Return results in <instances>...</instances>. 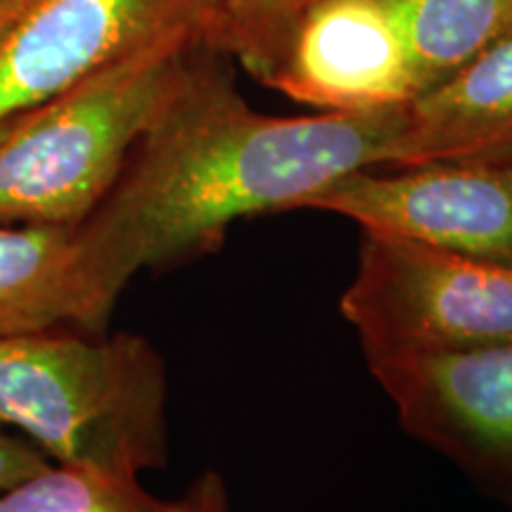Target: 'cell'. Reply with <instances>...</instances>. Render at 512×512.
<instances>
[{"label":"cell","instance_id":"obj_1","mask_svg":"<svg viewBox=\"0 0 512 512\" xmlns=\"http://www.w3.org/2000/svg\"><path fill=\"white\" fill-rule=\"evenodd\" d=\"M406 105L271 117L238 88L230 60L200 41L117 181L79 223L102 297L117 306L140 271H174L216 252L249 216L297 211L332 181L384 169Z\"/></svg>","mask_w":512,"mask_h":512},{"label":"cell","instance_id":"obj_2","mask_svg":"<svg viewBox=\"0 0 512 512\" xmlns=\"http://www.w3.org/2000/svg\"><path fill=\"white\" fill-rule=\"evenodd\" d=\"M166 366L150 339L53 328L0 339V427L57 465L140 479L169 460Z\"/></svg>","mask_w":512,"mask_h":512},{"label":"cell","instance_id":"obj_3","mask_svg":"<svg viewBox=\"0 0 512 512\" xmlns=\"http://www.w3.org/2000/svg\"><path fill=\"white\" fill-rule=\"evenodd\" d=\"M200 31H178L88 76L0 131V226H76L117 181Z\"/></svg>","mask_w":512,"mask_h":512},{"label":"cell","instance_id":"obj_4","mask_svg":"<svg viewBox=\"0 0 512 512\" xmlns=\"http://www.w3.org/2000/svg\"><path fill=\"white\" fill-rule=\"evenodd\" d=\"M339 309L363 356L512 344V266L363 230Z\"/></svg>","mask_w":512,"mask_h":512},{"label":"cell","instance_id":"obj_5","mask_svg":"<svg viewBox=\"0 0 512 512\" xmlns=\"http://www.w3.org/2000/svg\"><path fill=\"white\" fill-rule=\"evenodd\" d=\"M411 437L512 508V344L366 356Z\"/></svg>","mask_w":512,"mask_h":512},{"label":"cell","instance_id":"obj_6","mask_svg":"<svg viewBox=\"0 0 512 512\" xmlns=\"http://www.w3.org/2000/svg\"><path fill=\"white\" fill-rule=\"evenodd\" d=\"M446 252L512 266V162L358 169L302 204Z\"/></svg>","mask_w":512,"mask_h":512},{"label":"cell","instance_id":"obj_7","mask_svg":"<svg viewBox=\"0 0 512 512\" xmlns=\"http://www.w3.org/2000/svg\"><path fill=\"white\" fill-rule=\"evenodd\" d=\"M214 0H36L0 41V131L150 43L200 31Z\"/></svg>","mask_w":512,"mask_h":512},{"label":"cell","instance_id":"obj_8","mask_svg":"<svg viewBox=\"0 0 512 512\" xmlns=\"http://www.w3.org/2000/svg\"><path fill=\"white\" fill-rule=\"evenodd\" d=\"M266 86L320 112L382 110L418 95L389 0H316Z\"/></svg>","mask_w":512,"mask_h":512},{"label":"cell","instance_id":"obj_9","mask_svg":"<svg viewBox=\"0 0 512 512\" xmlns=\"http://www.w3.org/2000/svg\"><path fill=\"white\" fill-rule=\"evenodd\" d=\"M432 162H512V34L406 105L384 169Z\"/></svg>","mask_w":512,"mask_h":512},{"label":"cell","instance_id":"obj_10","mask_svg":"<svg viewBox=\"0 0 512 512\" xmlns=\"http://www.w3.org/2000/svg\"><path fill=\"white\" fill-rule=\"evenodd\" d=\"M114 306L102 297L76 226H0V339L53 328L100 335Z\"/></svg>","mask_w":512,"mask_h":512},{"label":"cell","instance_id":"obj_11","mask_svg":"<svg viewBox=\"0 0 512 512\" xmlns=\"http://www.w3.org/2000/svg\"><path fill=\"white\" fill-rule=\"evenodd\" d=\"M228 486L209 470L176 501H164L140 479L53 463L22 484L0 491V512H230Z\"/></svg>","mask_w":512,"mask_h":512},{"label":"cell","instance_id":"obj_12","mask_svg":"<svg viewBox=\"0 0 512 512\" xmlns=\"http://www.w3.org/2000/svg\"><path fill=\"white\" fill-rule=\"evenodd\" d=\"M389 5L406 41L418 95L512 34V0H389Z\"/></svg>","mask_w":512,"mask_h":512},{"label":"cell","instance_id":"obj_13","mask_svg":"<svg viewBox=\"0 0 512 512\" xmlns=\"http://www.w3.org/2000/svg\"><path fill=\"white\" fill-rule=\"evenodd\" d=\"M316 0H214L202 43L268 83L299 19Z\"/></svg>","mask_w":512,"mask_h":512},{"label":"cell","instance_id":"obj_14","mask_svg":"<svg viewBox=\"0 0 512 512\" xmlns=\"http://www.w3.org/2000/svg\"><path fill=\"white\" fill-rule=\"evenodd\" d=\"M50 465L53 460L41 448L0 427V491L22 484L24 479L38 475Z\"/></svg>","mask_w":512,"mask_h":512},{"label":"cell","instance_id":"obj_15","mask_svg":"<svg viewBox=\"0 0 512 512\" xmlns=\"http://www.w3.org/2000/svg\"><path fill=\"white\" fill-rule=\"evenodd\" d=\"M36 0H0V41L10 34L12 27L31 10Z\"/></svg>","mask_w":512,"mask_h":512},{"label":"cell","instance_id":"obj_16","mask_svg":"<svg viewBox=\"0 0 512 512\" xmlns=\"http://www.w3.org/2000/svg\"><path fill=\"white\" fill-rule=\"evenodd\" d=\"M230 512H233V510H230Z\"/></svg>","mask_w":512,"mask_h":512}]
</instances>
